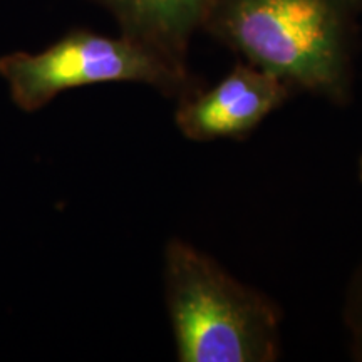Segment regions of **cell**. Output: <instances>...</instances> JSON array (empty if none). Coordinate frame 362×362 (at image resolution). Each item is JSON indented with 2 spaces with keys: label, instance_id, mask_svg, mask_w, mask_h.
Segmentation results:
<instances>
[{
  "label": "cell",
  "instance_id": "1",
  "mask_svg": "<svg viewBox=\"0 0 362 362\" xmlns=\"http://www.w3.org/2000/svg\"><path fill=\"white\" fill-rule=\"evenodd\" d=\"M357 16L349 0H214L202 30L296 94L342 107L354 99Z\"/></svg>",
  "mask_w": 362,
  "mask_h": 362
},
{
  "label": "cell",
  "instance_id": "2",
  "mask_svg": "<svg viewBox=\"0 0 362 362\" xmlns=\"http://www.w3.org/2000/svg\"><path fill=\"white\" fill-rule=\"evenodd\" d=\"M163 293L180 362H275L284 314L214 257L173 237L163 250Z\"/></svg>",
  "mask_w": 362,
  "mask_h": 362
},
{
  "label": "cell",
  "instance_id": "3",
  "mask_svg": "<svg viewBox=\"0 0 362 362\" xmlns=\"http://www.w3.org/2000/svg\"><path fill=\"white\" fill-rule=\"evenodd\" d=\"M0 78L12 103L35 112L66 90L106 83L144 84L178 101L202 86L192 71H180L124 35L72 29L39 52L0 57Z\"/></svg>",
  "mask_w": 362,
  "mask_h": 362
},
{
  "label": "cell",
  "instance_id": "4",
  "mask_svg": "<svg viewBox=\"0 0 362 362\" xmlns=\"http://www.w3.org/2000/svg\"><path fill=\"white\" fill-rule=\"evenodd\" d=\"M284 81L240 61L214 86L176 101L175 126L194 143L242 141L293 96Z\"/></svg>",
  "mask_w": 362,
  "mask_h": 362
},
{
  "label": "cell",
  "instance_id": "5",
  "mask_svg": "<svg viewBox=\"0 0 362 362\" xmlns=\"http://www.w3.org/2000/svg\"><path fill=\"white\" fill-rule=\"evenodd\" d=\"M115 19L119 34L176 69L189 72L188 52L214 0H89Z\"/></svg>",
  "mask_w": 362,
  "mask_h": 362
},
{
  "label": "cell",
  "instance_id": "6",
  "mask_svg": "<svg viewBox=\"0 0 362 362\" xmlns=\"http://www.w3.org/2000/svg\"><path fill=\"white\" fill-rule=\"evenodd\" d=\"M341 315L351 357L362 362V257L347 280Z\"/></svg>",
  "mask_w": 362,
  "mask_h": 362
},
{
  "label": "cell",
  "instance_id": "7",
  "mask_svg": "<svg viewBox=\"0 0 362 362\" xmlns=\"http://www.w3.org/2000/svg\"><path fill=\"white\" fill-rule=\"evenodd\" d=\"M349 2L352 4V7H354L357 12L359 13L362 12V0H349Z\"/></svg>",
  "mask_w": 362,
  "mask_h": 362
},
{
  "label": "cell",
  "instance_id": "8",
  "mask_svg": "<svg viewBox=\"0 0 362 362\" xmlns=\"http://www.w3.org/2000/svg\"><path fill=\"white\" fill-rule=\"evenodd\" d=\"M357 173H359V181L362 183V153H361V158H359V168H357Z\"/></svg>",
  "mask_w": 362,
  "mask_h": 362
}]
</instances>
